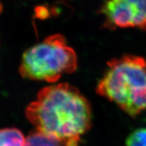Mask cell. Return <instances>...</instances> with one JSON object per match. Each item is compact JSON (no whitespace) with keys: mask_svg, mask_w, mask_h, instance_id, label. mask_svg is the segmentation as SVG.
I'll return each mask as SVG.
<instances>
[{"mask_svg":"<svg viewBox=\"0 0 146 146\" xmlns=\"http://www.w3.org/2000/svg\"><path fill=\"white\" fill-rule=\"evenodd\" d=\"M27 138L16 128L0 129V146H26Z\"/></svg>","mask_w":146,"mask_h":146,"instance_id":"5","label":"cell"},{"mask_svg":"<svg viewBox=\"0 0 146 146\" xmlns=\"http://www.w3.org/2000/svg\"><path fill=\"white\" fill-rule=\"evenodd\" d=\"M100 13L110 29L137 28L146 31V0H106Z\"/></svg>","mask_w":146,"mask_h":146,"instance_id":"4","label":"cell"},{"mask_svg":"<svg viewBox=\"0 0 146 146\" xmlns=\"http://www.w3.org/2000/svg\"><path fill=\"white\" fill-rule=\"evenodd\" d=\"M125 146H146V128H139L131 132L126 139Z\"/></svg>","mask_w":146,"mask_h":146,"instance_id":"7","label":"cell"},{"mask_svg":"<svg viewBox=\"0 0 146 146\" xmlns=\"http://www.w3.org/2000/svg\"><path fill=\"white\" fill-rule=\"evenodd\" d=\"M26 146H63L56 140L44 135L39 131H34L27 137Z\"/></svg>","mask_w":146,"mask_h":146,"instance_id":"6","label":"cell"},{"mask_svg":"<svg viewBox=\"0 0 146 146\" xmlns=\"http://www.w3.org/2000/svg\"><path fill=\"white\" fill-rule=\"evenodd\" d=\"M76 54L60 34L50 35L24 52L19 72L23 78L55 83L76 70Z\"/></svg>","mask_w":146,"mask_h":146,"instance_id":"3","label":"cell"},{"mask_svg":"<svg viewBox=\"0 0 146 146\" xmlns=\"http://www.w3.org/2000/svg\"><path fill=\"white\" fill-rule=\"evenodd\" d=\"M1 5L0 4V12H1Z\"/></svg>","mask_w":146,"mask_h":146,"instance_id":"8","label":"cell"},{"mask_svg":"<svg viewBox=\"0 0 146 146\" xmlns=\"http://www.w3.org/2000/svg\"><path fill=\"white\" fill-rule=\"evenodd\" d=\"M25 115L36 131L63 146L79 145L92 125L90 103L77 88L65 83L40 90Z\"/></svg>","mask_w":146,"mask_h":146,"instance_id":"1","label":"cell"},{"mask_svg":"<svg viewBox=\"0 0 146 146\" xmlns=\"http://www.w3.org/2000/svg\"><path fill=\"white\" fill-rule=\"evenodd\" d=\"M96 92L136 117L146 110V60L129 54L110 60Z\"/></svg>","mask_w":146,"mask_h":146,"instance_id":"2","label":"cell"}]
</instances>
